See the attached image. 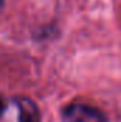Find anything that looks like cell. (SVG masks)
I'll return each instance as SVG.
<instances>
[{
	"instance_id": "3957f363",
	"label": "cell",
	"mask_w": 121,
	"mask_h": 122,
	"mask_svg": "<svg viewBox=\"0 0 121 122\" xmlns=\"http://www.w3.org/2000/svg\"><path fill=\"white\" fill-rule=\"evenodd\" d=\"M3 3H4V0H0V9H1V6H3Z\"/></svg>"
},
{
	"instance_id": "7a4b0ae2",
	"label": "cell",
	"mask_w": 121,
	"mask_h": 122,
	"mask_svg": "<svg viewBox=\"0 0 121 122\" xmlns=\"http://www.w3.org/2000/svg\"><path fill=\"white\" fill-rule=\"evenodd\" d=\"M61 117L64 122H107L103 111L84 102L68 104L63 108Z\"/></svg>"
},
{
	"instance_id": "6da1fadb",
	"label": "cell",
	"mask_w": 121,
	"mask_h": 122,
	"mask_svg": "<svg viewBox=\"0 0 121 122\" xmlns=\"http://www.w3.org/2000/svg\"><path fill=\"white\" fill-rule=\"evenodd\" d=\"M0 122H41V114L29 97H0Z\"/></svg>"
}]
</instances>
